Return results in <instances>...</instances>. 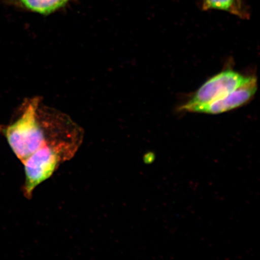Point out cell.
<instances>
[{"mask_svg": "<svg viewBox=\"0 0 260 260\" xmlns=\"http://www.w3.org/2000/svg\"><path fill=\"white\" fill-rule=\"evenodd\" d=\"M81 144V142L70 141L44 146L22 161L25 175V196L31 198L35 188L50 178L61 164L72 158Z\"/></svg>", "mask_w": 260, "mask_h": 260, "instance_id": "cell-2", "label": "cell"}, {"mask_svg": "<svg viewBox=\"0 0 260 260\" xmlns=\"http://www.w3.org/2000/svg\"><path fill=\"white\" fill-rule=\"evenodd\" d=\"M257 90V80L251 77L245 84L221 99L203 106L195 107L191 112L217 115L231 111L245 105Z\"/></svg>", "mask_w": 260, "mask_h": 260, "instance_id": "cell-4", "label": "cell"}, {"mask_svg": "<svg viewBox=\"0 0 260 260\" xmlns=\"http://www.w3.org/2000/svg\"><path fill=\"white\" fill-rule=\"evenodd\" d=\"M69 0H19L24 8L41 14H49L62 7Z\"/></svg>", "mask_w": 260, "mask_h": 260, "instance_id": "cell-6", "label": "cell"}, {"mask_svg": "<svg viewBox=\"0 0 260 260\" xmlns=\"http://www.w3.org/2000/svg\"><path fill=\"white\" fill-rule=\"evenodd\" d=\"M2 130L22 162L44 146L83 138L82 129L69 117L42 106L38 98L29 100L19 119Z\"/></svg>", "mask_w": 260, "mask_h": 260, "instance_id": "cell-1", "label": "cell"}, {"mask_svg": "<svg viewBox=\"0 0 260 260\" xmlns=\"http://www.w3.org/2000/svg\"><path fill=\"white\" fill-rule=\"evenodd\" d=\"M202 6L204 11L218 10L243 19H248L249 16L243 0H203Z\"/></svg>", "mask_w": 260, "mask_h": 260, "instance_id": "cell-5", "label": "cell"}, {"mask_svg": "<svg viewBox=\"0 0 260 260\" xmlns=\"http://www.w3.org/2000/svg\"><path fill=\"white\" fill-rule=\"evenodd\" d=\"M251 77L232 70L223 71L207 80L179 110L191 112L195 107L219 100L243 85Z\"/></svg>", "mask_w": 260, "mask_h": 260, "instance_id": "cell-3", "label": "cell"}]
</instances>
